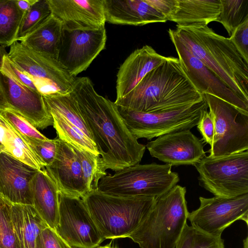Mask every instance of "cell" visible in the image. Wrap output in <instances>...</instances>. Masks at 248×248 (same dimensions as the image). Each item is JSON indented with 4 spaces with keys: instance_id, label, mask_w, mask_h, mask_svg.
<instances>
[{
    "instance_id": "1",
    "label": "cell",
    "mask_w": 248,
    "mask_h": 248,
    "mask_svg": "<svg viewBox=\"0 0 248 248\" xmlns=\"http://www.w3.org/2000/svg\"><path fill=\"white\" fill-rule=\"evenodd\" d=\"M70 93L78 103L105 170L117 171L139 164L146 146L130 132L114 102L99 94L87 77L76 78Z\"/></svg>"
},
{
    "instance_id": "2",
    "label": "cell",
    "mask_w": 248,
    "mask_h": 248,
    "mask_svg": "<svg viewBox=\"0 0 248 248\" xmlns=\"http://www.w3.org/2000/svg\"><path fill=\"white\" fill-rule=\"evenodd\" d=\"M203 99L185 75L178 58L168 57L148 72L132 91L114 103L132 110L154 112L184 107Z\"/></svg>"
},
{
    "instance_id": "3",
    "label": "cell",
    "mask_w": 248,
    "mask_h": 248,
    "mask_svg": "<svg viewBox=\"0 0 248 248\" xmlns=\"http://www.w3.org/2000/svg\"><path fill=\"white\" fill-rule=\"evenodd\" d=\"M171 30L194 56L248 102V64L229 38L202 24L176 25Z\"/></svg>"
},
{
    "instance_id": "4",
    "label": "cell",
    "mask_w": 248,
    "mask_h": 248,
    "mask_svg": "<svg viewBox=\"0 0 248 248\" xmlns=\"http://www.w3.org/2000/svg\"><path fill=\"white\" fill-rule=\"evenodd\" d=\"M186 187L176 185L155 202L143 221L127 237L140 248H175L189 212Z\"/></svg>"
},
{
    "instance_id": "5",
    "label": "cell",
    "mask_w": 248,
    "mask_h": 248,
    "mask_svg": "<svg viewBox=\"0 0 248 248\" xmlns=\"http://www.w3.org/2000/svg\"><path fill=\"white\" fill-rule=\"evenodd\" d=\"M92 218L105 239L127 237L153 206L155 197H123L98 190L82 198Z\"/></svg>"
},
{
    "instance_id": "6",
    "label": "cell",
    "mask_w": 248,
    "mask_h": 248,
    "mask_svg": "<svg viewBox=\"0 0 248 248\" xmlns=\"http://www.w3.org/2000/svg\"><path fill=\"white\" fill-rule=\"evenodd\" d=\"M171 167L156 163L131 166L103 177L97 190L115 196L157 198L179 181L178 174L171 171Z\"/></svg>"
},
{
    "instance_id": "7",
    "label": "cell",
    "mask_w": 248,
    "mask_h": 248,
    "mask_svg": "<svg viewBox=\"0 0 248 248\" xmlns=\"http://www.w3.org/2000/svg\"><path fill=\"white\" fill-rule=\"evenodd\" d=\"M208 108L204 99L184 107L154 112L137 111L118 107L130 132L137 140L144 138L148 140L191 129L198 124L202 113Z\"/></svg>"
},
{
    "instance_id": "8",
    "label": "cell",
    "mask_w": 248,
    "mask_h": 248,
    "mask_svg": "<svg viewBox=\"0 0 248 248\" xmlns=\"http://www.w3.org/2000/svg\"><path fill=\"white\" fill-rule=\"evenodd\" d=\"M200 185L215 196L232 198L248 193V151L213 157L194 165Z\"/></svg>"
},
{
    "instance_id": "9",
    "label": "cell",
    "mask_w": 248,
    "mask_h": 248,
    "mask_svg": "<svg viewBox=\"0 0 248 248\" xmlns=\"http://www.w3.org/2000/svg\"><path fill=\"white\" fill-rule=\"evenodd\" d=\"M214 124L210 157H217L248 150V113L215 96L203 94Z\"/></svg>"
},
{
    "instance_id": "10",
    "label": "cell",
    "mask_w": 248,
    "mask_h": 248,
    "mask_svg": "<svg viewBox=\"0 0 248 248\" xmlns=\"http://www.w3.org/2000/svg\"><path fill=\"white\" fill-rule=\"evenodd\" d=\"M8 55L31 78L43 96L71 92L76 78L58 60L33 51L17 41L10 46Z\"/></svg>"
},
{
    "instance_id": "11",
    "label": "cell",
    "mask_w": 248,
    "mask_h": 248,
    "mask_svg": "<svg viewBox=\"0 0 248 248\" xmlns=\"http://www.w3.org/2000/svg\"><path fill=\"white\" fill-rule=\"evenodd\" d=\"M0 46V111L10 109L25 118L35 128L53 125L43 96L22 83L5 62Z\"/></svg>"
},
{
    "instance_id": "12",
    "label": "cell",
    "mask_w": 248,
    "mask_h": 248,
    "mask_svg": "<svg viewBox=\"0 0 248 248\" xmlns=\"http://www.w3.org/2000/svg\"><path fill=\"white\" fill-rule=\"evenodd\" d=\"M55 232L72 248H96L105 239L82 199L60 192Z\"/></svg>"
},
{
    "instance_id": "13",
    "label": "cell",
    "mask_w": 248,
    "mask_h": 248,
    "mask_svg": "<svg viewBox=\"0 0 248 248\" xmlns=\"http://www.w3.org/2000/svg\"><path fill=\"white\" fill-rule=\"evenodd\" d=\"M199 207L189 213L191 225L205 233L221 236L233 222L242 220L248 225V193L232 198L200 197Z\"/></svg>"
},
{
    "instance_id": "14",
    "label": "cell",
    "mask_w": 248,
    "mask_h": 248,
    "mask_svg": "<svg viewBox=\"0 0 248 248\" xmlns=\"http://www.w3.org/2000/svg\"><path fill=\"white\" fill-rule=\"evenodd\" d=\"M107 38L105 27L88 31L62 28L57 60L75 78L104 49Z\"/></svg>"
},
{
    "instance_id": "15",
    "label": "cell",
    "mask_w": 248,
    "mask_h": 248,
    "mask_svg": "<svg viewBox=\"0 0 248 248\" xmlns=\"http://www.w3.org/2000/svg\"><path fill=\"white\" fill-rule=\"evenodd\" d=\"M168 32L175 48L182 70L199 93L202 95L208 94L215 96L248 113V102L239 97L194 56L174 34L171 29Z\"/></svg>"
},
{
    "instance_id": "16",
    "label": "cell",
    "mask_w": 248,
    "mask_h": 248,
    "mask_svg": "<svg viewBox=\"0 0 248 248\" xmlns=\"http://www.w3.org/2000/svg\"><path fill=\"white\" fill-rule=\"evenodd\" d=\"M146 147L152 157L171 166L194 165L205 156L202 140L190 130L161 136Z\"/></svg>"
},
{
    "instance_id": "17",
    "label": "cell",
    "mask_w": 248,
    "mask_h": 248,
    "mask_svg": "<svg viewBox=\"0 0 248 248\" xmlns=\"http://www.w3.org/2000/svg\"><path fill=\"white\" fill-rule=\"evenodd\" d=\"M51 14L62 28L95 30L105 27L104 0H47Z\"/></svg>"
},
{
    "instance_id": "18",
    "label": "cell",
    "mask_w": 248,
    "mask_h": 248,
    "mask_svg": "<svg viewBox=\"0 0 248 248\" xmlns=\"http://www.w3.org/2000/svg\"><path fill=\"white\" fill-rule=\"evenodd\" d=\"M38 170L0 153V194L12 203L33 205L31 183Z\"/></svg>"
},
{
    "instance_id": "19",
    "label": "cell",
    "mask_w": 248,
    "mask_h": 248,
    "mask_svg": "<svg viewBox=\"0 0 248 248\" xmlns=\"http://www.w3.org/2000/svg\"><path fill=\"white\" fill-rule=\"evenodd\" d=\"M59 191L82 198L88 192L81 164L74 148L58 138V149L52 163L45 167Z\"/></svg>"
},
{
    "instance_id": "20",
    "label": "cell",
    "mask_w": 248,
    "mask_h": 248,
    "mask_svg": "<svg viewBox=\"0 0 248 248\" xmlns=\"http://www.w3.org/2000/svg\"><path fill=\"white\" fill-rule=\"evenodd\" d=\"M167 58L148 45L133 51L121 65L117 73L116 100L132 91L148 72Z\"/></svg>"
},
{
    "instance_id": "21",
    "label": "cell",
    "mask_w": 248,
    "mask_h": 248,
    "mask_svg": "<svg viewBox=\"0 0 248 248\" xmlns=\"http://www.w3.org/2000/svg\"><path fill=\"white\" fill-rule=\"evenodd\" d=\"M106 21L113 24L142 26L165 22L166 18L145 0H104Z\"/></svg>"
},
{
    "instance_id": "22",
    "label": "cell",
    "mask_w": 248,
    "mask_h": 248,
    "mask_svg": "<svg viewBox=\"0 0 248 248\" xmlns=\"http://www.w3.org/2000/svg\"><path fill=\"white\" fill-rule=\"evenodd\" d=\"M33 206L47 226L55 231L59 215V190L45 168L38 170L31 183Z\"/></svg>"
},
{
    "instance_id": "23",
    "label": "cell",
    "mask_w": 248,
    "mask_h": 248,
    "mask_svg": "<svg viewBox=\"0 0 248 248\" xmlns=\"http://www.w3.org/2000/svg\"><path fill=\"white\" fill-rule=\"evenodd\" d=\"M12 219L19 248H43L42 232L47 225L33 205L12 203Z\"/></svg>"
},
{
    "instance_id": "24",
    "label": "cell",
    "mask_w": 248,
    "mask_h": 248,
    "mask_svg": "<svg viewBox=\"0 0 248 248\" xmlns=\"http://www.w3.org/2000/svg\"><path fill=\"white\" fill-rule=\"evenodd\" d=\"M62 26L51 14L19 41L28 48L58 59Z\"/></svg>"
},
{
    "instance_id": "25",
    "label": "cell",
    "mask_w": 248,
    "mask_h": 248,
    "mask_svg": "<svg viewBox=\"0 0 248 248\" xmlns=\"http://www.w3.org/2000/svg\"><path fill=\"white\" fill-rule=\"evenodd\" d=\"M220 7V0H177L176 9L169 21L177 25H208L217 21Z\"/></svg>"
},
{
    "instance_id": "26",
    "label": "cell",
    "mask_w": 248,
    "mask_h": 248,
    "mask_svg": "<svg viewBox=\"0 0 248 248\" xmlns=\"http://www.w3.org/2000/svg\"><path fill=\"white\" fill-rule=\"evenodd\" d=\"M2 152L38 170L46 167L23 136L0 115V153Z\"/></svg>"
},
{
    "instance_id": "27",
    "label": "cell",
    "mask_w": 248,
    "mask_h": 248,
    "mask_svg": "<svg viewBox=\"0 0 248 248\" xmlns=\"http://www.w3.org/2000/svg\"><path fill=\"white\" fill-rule=\"evenodd\" d=\"M43 97L49 112L54 111L59 114L67 121L79 128L92 140L78 103L71 93L67 94L57 93Z\"/></svg>"
},
{
    "instance_id": "28",
    "label": "cell",
    "mask_w": 248,
    "mask_h": 248,
    "mask_svg": "<svg viewBox=\"0 0 248 248\" xmlns=\"http://www.w3.org/2000/svg\"><path fill=\"white\" fill-rule=\"evenodd\" d=\"M49 112L53 120V126L59 139L73 148L100 155L94 143L81 130L57 112Z\"/></svg>"
},
{
    "instance_id": "29",
    "label": "cell",
    "mask_w": 248,
    "mask_h": 248,
    "mask_svg": "<svg viewBox=\"0 0 248 248\" xmlns=\"http://www.w3.org/2000/svg\"><path fill=\"white\" fill-rule=\"evenodd\" d=\"M25 13L17 6L16 0H0V46H10L16 42Z\"/></svg>"
},
{
    "instance_id": "30",
    "label": "cell",
    "mask_w": 248,
    "mask_h": 248,
    "mask_svg": "<svg viewBox=\"0 0 248 248\" xmlns=\"http://www.w3.org/2000/svg\"><path fill=\"white\" fill-rule=\"evenodd\" d=\"M220 22L229 35L248 19V0H220Z\"/></svg>"
},
{
    "instance_id": "31",
    "label": "cell",
    "mask_w": 248,
    "mask_h": 248,
    "mask_svg": "<svg viewBox=\"0 0 248 248\" xmlns=\"http://www.w3.org/2000/svg\"><path fill=\"white\" fill-rule=\"evenodd\" d=\"M73 148L80 162L88 192L97 190L99 181L107 175L101 156L86 151Z\"/></svg>"
},
{
    "instance_id": "32",
    "label": "cell",
    "mask_w": 248,
    "mask_h": 248,
    "mask_svg": "<svg viewBox=\"0 0 248 248\" xmlns=\"http://www.w3.org/2000/svg\"><path fill=\"white\" fill-rule=\"evenodd\" d=\"M175 248H225V245L221 236L205 233L186 223Z\"/></svg>"
},
{
    "instance_id": "33",
    "label": "cell",
    "mask_w": 248,
    "mask_h": 248,
    "mask_svg": "<svg viewBox=\"0 0 248 248\" xmlns=\"http://www.w3.org/2000/svg\"><path fill=\"white\" fill-rule=\"evenodd\" d=\"M51 14L47 0H37L25 13L20 25L16 42L20 41Z\"/></svg>"
},
{
    "instance_id": "34",
    "label": "cell",
    "mask_w": 248,
    "mask_h": 248,
    "mask_svg": "<svg viewBox=\"0 0 248 248\" xmlns=\"http://www.w3.org/2000/svg\"><path fill=\"white\" fill-rule=\"evenodd\" d=\"M12 203L0 194V248H19L12 219Z\"/></svg>"
},
{
    "instance_id": "35",
    "label": "cell",
    "mask_w": 248,
    "mask_h": 248,
    "mask_svg": "<svg viewBox=\"0 0 248 248\" xmlns=\"http://www.w3.org/2000/svg\"><path fill=\"white\" fill-rule=\"evenodd\" d=\"M0 115L22 135L32 138L46 140L48 138L32 125L25 118L10 109L0 111Z\"/></svg>"
},
{
    "instance_id": "36",
    "label": "cell",
    "mask_w": 248,
    "mask_h": 248,
    "mask_svg": "<svg viewBox=\"0 0 248 248\" xmlns=\"http://www.w3.org/2000/svg\"><path fill=\"white\" fill-rule=\"evenodd\" d=\"M23 136L31 147L45 164L46 167L50 165L56 155L58 138L41 140Z\"/></svg>"
},
{
    "instance_id": "37",
    "label": "cell",
    "mask_w": 248,
    "mask_h": 248,
    "mask_svg": "<svg viewBox=\"0 0 248 248\" xmlns=\"http://www.w3.org/2000/svg\"><path fill=\"white\" fill-rule=\"evenodd\" d=\"M229 39L242 59L248 64V19L235 30Z\"/></svg>"
},
{
    "instance_id": "38",
    "label": "cell",
    "mask_w": 248,
    "mask_h": 248,
    "mask_svg": "<svg viewBox=\"0 0 248 248\" xmlns=\"http://www.w3.org/2000/svg\"><path fill=\"white\" fill-rule=\"evenodd\" d=\"M196 126L202 137V140L211 146L214 135V124L211 115L207 109L203 111Z\"/></svg>"
},
{
    "instance_id": "39",
    "label": "cell",
    "mask_w": 248,
    "mask_h": 248,
    "mask_svg": "<svg viewBox=\"0 0 248 248\" xmlns=\"http://www.w3.org/2000/svg\"><path fill=\"white\" fill-rule=\"evenodd\" d=\"M43 248H72L56 232L48 227L42 231Z\"/></svg>"
},
{
    "instance_id": "40",
    "label": "cell",
    "mask_w": 248,
    "mask_h": 248,
    "mask_svg": "<svg viewBox=\"0 0 248 248\" xmlns=\"http://www.w3.org/2000/svg\"><path fill=\"white\" fill-rule=\"evenodd\" d=\"M3 58L14 74L24 84L38 92L31 78L15 62L10 59L4 47L2 51Z\"/></svg>"
},
{
    "instance_id": "41",
    "label": "cell",
    "mask_w": 248,
    "mask_h": 248,
    "mask_svg": "<svg viewBox=\"0 0 248 248\" xmlns=\"http://www.w3.org/2000/svg\"><path fill=\"white\" fill-rule=\"evenodd\" d=\"M145 1L162 14L168 20L174 12L177 0H145Z\"/></svg>"
},
{
    "instance_id": "42",
    "label": "cell",
    "mask_w": 248,
    "mask_h": 248,
    "mask_svg": "<svg viewBox=\"0 0 248 248\" xmlns=\"http://www.w3.org/2000/svg\"><path fill=\"white\" fill-rule=\"evenodd\" d=\"M37 0H16L18 8L24 13L27 12Z\"/></svg>"
},
{
    "instance_id": "43",
    "label": "cell",
    "mask_w": 248,
    "mask_h": 248,
    "mask_svg": "<svg viewBox=\"0 0 248 248\" xmlns=\"http://www.w3.org/2000/svg\"><path fill=\"white\" fill-rule=\"evenodd\" d=\"M243 248H248V237H246L245 239L243 240Z\"/></svg>"
},
{
    "instance_id": "44",
    "label": "cell",
    "mask_w": 248,
    "mask_h": 248,
    "mask_svg": "<svg viewBox=\"0 0 248 248\" xmlns=\"http://www.w3.org/2000/svg\"><path fill=\"white\" fill-rule=\"evenodd\" d=\"M97 248H115L111 247H110L109 245H106V246H104L99 247Z\"/></svg>"
}]
</instances>
